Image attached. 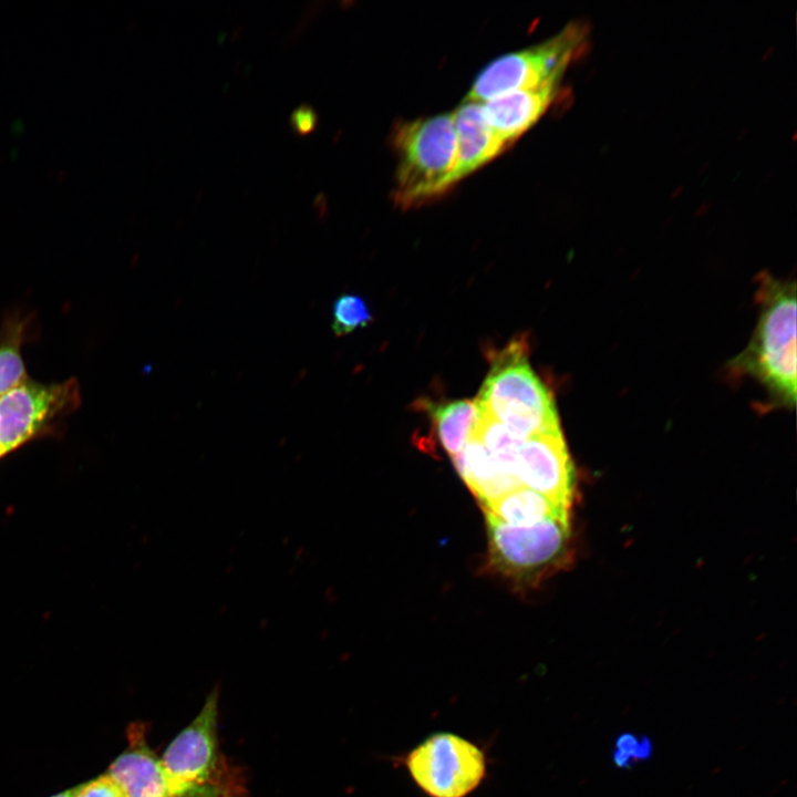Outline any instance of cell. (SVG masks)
Returning <instances> with one entry per match:
<instances>
[{"instance_id":"1","label":"cell","mask_w":797,"mask_h":797,"mask_svg":"<svg viewBox=\"0 0 797 797\" xmlns=\"http://www.w3.org/2000/svg\"><path fill=\"white\" fill-rule=\"evenodd\" d=\"M218 698L215 689L161 756L170 797H248L244 772L220 748Z\"/></svg>"},{"instance_id":"2","label":"cell","mask_w":797,"mask_h":797,"mask_svg":"<svg viewBox=\"0 0 797 797\" xmlns=\"http://www.w3.org/2000/svg\"><path fill=\"white\" fill-rule=\"evenodd\" d=\"M753 338L735 366L759 381L783 405L796 402V288L763 276Z\"/></svg>"},{"instance_id":"3","label":"cell","mask_w":797,"mask_h":797,"mask_svg":"<svg viewBox=\"0 0 797 797\" xmlns=\"http://www.w3.org/2000/svg\"><path fill=\"white\" fill-rule=\"evenodd\" d=\"M392 142L397 155L393 199L398 207H417L454 186L453 113L402 122L395 126Z\"/></svg>"},{"instance_id":"4","label":"cell","mask_w":797,"mask_h":797,"mask_svg":"<svg viewBox=\"0 0 797 797\" xmlns=\"http://www.w3.org/2000/svg\"><path fill=\"white\" fill-rule=\"evenodd\" d=\"M475 405L521 439L560 431L553 398L530 368L522 342L496 355Z\"/></svg>"},{"instance_id":"5","label":"cell","mask_w":797,"mask_h":797,"mask_svg":"<svg viewBox=\"0 0 797 797\" xmlns=\"http://www.w3.org/2000/svg\"><path fill=\"white\" fill-rule=\"evenodd\" d=\"M488 566L517 587H534L570 559L569 519L511 526L486 514Z\"/></svg>"},{"instance_id":"6","label":"cell","mask_w":797,"mask_h":797,"mask_svg":"<svg viewBox=\"0 0 797 797\" xmlns=\"http://www.w3.org/2000/svg\"><path fill=\"white\" fill-rule=\"evenodd\" d=\"M583 38V28L571 24L542 43L499 56L478 74L465 101L483 103L513 91L558 85Z\"/></svg>"},{"instance_id":"7","label":"cell","mask_w":797,"mask_h":797,"mask_svg":"<svg viewBox=\"0 0 797 797\" xmlns=\"http://www.w3.org/2000/svg\"><path fill=\"white\" fill-rule=\"evenodd\" d=\"M80 402V386L74 379L41 383L27 377L0 396V454L48 433Z\"/></svg>"},{"instance_id":"8","label":"cell","mask_w":797,"mask_h":797,"mask_svg":"<svg viewBox=\"0 0 797 797\" xmlns=\"http://www.w3.org/2000/svg\"><path fill=\"white\" fill-rule=\"evenodd\" d=\"M407 768L431 797H466L482 782L486 760L482 751L454 734H436L415 747Z\"/></svg>"},{"instance_id":"9","label":"cell","mask_w":797,"mask_h":797,"mask_svg":"<svg viewBox=\"0 0 797 797\" xmlns=\"http://www.w3.org/2000/svg\"><path fill=\"white\" fill-rule=\"evenodd\" d=\"M516 476L521 486L569 508L575 469L561 429L522 441L517 454Z\"/></svg>"},{"instance_id":"10","label":"cell","mask_w":797,"mask_h":797,"mask_svg":"<svg viewBox=\"0 0 797 797\" xmlns=\"http://www.w3.org/2000/svg\"><path fill=\"white\" fill-rule=\"evenodd\" d=\"M128 746L111 764L107 775L125 797H170L161 757L149 747L143 723L127 729Z\"/></svg>"},{"instance_id":"11","label":"cell","mask_w":797,"mask_h":797,"mask_svg":"<svg viewBox=\"0 0 797 797\" xmlns=\"http://www.w3.org/2000/svg\"><path fill=\"white\" fill-rule=\"evenodd\" d=\"M558 85L513 91L480 103L494 133L508 146L544 115Z\"/></svg>"},{"instance_id":"12","label":"cell","mask_w":797,"mask_h":797,"mask_svg":"<svg viewBox=\"0 0 797 797\" xmlns=\"http://www.w3.org/2000/svg\"><path fill=\"white\" fill-rule=\"evenodd\" d=\"M453 121L456 134L455 185L498 156L508 145L488 125L478 102L465 101L453 112Z\"/></svg>"},{"instance_id":"13","label":"cell","mask_w":797,"mask_h":797,"mask_svg":"<svg viewBox=\"0 0 797 797\" xmlns=\"http://www.w3.org/2000/svg\"><path fill=\"white\" fill-rule=\"evenodd\" d=\"M454 465L483 506L520 487L482 442L470 435L462 451L453 457Z\"/></svg>"},{"instance_id":"14","label":"cell","mask_w":797,"mask_h":797,"mask_svg":"<svg viewBox=\"0 0 797 797\" xmlns=\"http://www.w3.org/2000/svg\"><path fill=\"white\" fill-rule=\"evenodd\" d=\"M485 513L511 526H532L547 519L568 518V509L520 486L484 506Z\"/></svg>"},{"instance_id":"15","label":"cell","mask_w":797,"mask_h":797,"mask_svg":"<svg viewBox=\"0 0 797 797\" xmlns=\"http://www.w3.org/2000/svg\"><path fill=\"white\" fill-rule=\"evenodd\" d=\"M426 407L443 447L454 457L470 436L477 414L475 402L457 400Z\"/></svg>"},{"instance_id":"16","label":"cell","mask_w":797,"mask_h":797,"mask_svg":"<svg viewBox=\"0 0 797 797\" xmlns=\"http://www.w3.org/2000/svg\"><path fill=\"white\" fill-rule=\"evenodd\" d=\"M27 320L9 317L0 330V396L23 382L28 375L21 355Z\"/></svg>"},{"instance_id":"17","label":"cell","mask_w":797,"mask_h":797,"mask_svg":"<svg viewBox=\"0 0 797 797\" xmlns=\"http://www.w3.org/2000/svg\"><path fill=\"white\" fill-rule=\"evenodd\" d=\"M470 435L478 438L500 466L517 478V454L524 439L517 437L505 425L479 408H477Z\"/></svg>"},{"instance_id":"18","label":"cell","mask_w":797,"mask_h":797,"mask_svg":"<svg viewBox=\"0 0 797 797\" xmlns=\"http://www.w3.org/2000/svg\"><path fill=\"white\" fill-rule=\"evenodd\" d=\"M372 322V313L365 300L354 293H342L332 304L331 328L337 337H343Z\"/></svg>"},{"instance_id":"19","label":"cell","mask_w":797,"mask_h":797,"mask_svg":"<svg viewBox=\"0 0 797 797\" xmlns=\"http://www.w3.org/2000/svg\"><path fill=\"white\" fill-rule=\"evenodd\" d=\"M72 797H125V795L120 786L104 774L75 787Z\"/></svg>"},{"instance_id":"20","label":"cell","mask_w":797,"mask_h":797,"mask_svg":"<svg viewBox=\"0 0 797 797\" xmlns=\"http://www.w3.org/2000/svg\"><path fill=\"white\" fill-rule=\"evenodd\" d=\"M290 124L293 133L298 135L310 134L318 124L317 113L310 105L302 104L292 112Z\"/></svg>"},{"instance_id":"21","label":"cell","mask_w":797,"mask_h":797,"mask_svg":"<svg viewBox=\"0 0 797 797\" xmlns=\"http://www.w3.org/2000/svg\"><path fill=\"white\" fill-rule=\"evenodd\" d=\"M639 745V737L632 733H622L615 738L614 749L621 751L630 756L635 763V753Z\"/></svg>"},{"instance_id":"22","label":"cell","mask_w":797,"mask_h":797,"mask_svg":"<svg viewBox=\"0 0 797 797\" xmlns=\"http://www.w3.org/2000/svg\"><path fill=\"white\" fill-rule=\"evenodd\" d=\"M653 753V745L648 736L639 737V745L635 753V763L648 760Z\"/></svg>"},{"instance_id":"23","label":"cell","mask_w":797,"mask_h":797,"mask_svg":"<svg viewBox=\"0 0 797 797\" xmlns=\"http://www.w3.org/2000/svg\"><path fill=\"white\" fill-rule=\"evenodd\" d=\"M73 791H74V788L68 789V790L62 791V793H60V794H58V795H54V796H52V797H72Z\"/></svg>"},{"instance_id":"24","label":"cell","mask_w":797,"mask_h":797,"mask_svg":"<svg viewBox=\"0 0 797 797\" xmlns=\"http://www.w3.org/2000/svg\"><path fill=\"white\" fill-rule=\"evenodd\" d=\"M1 457H2V455L0 454V458H1Z\"/></svg>"}]
</instances>
